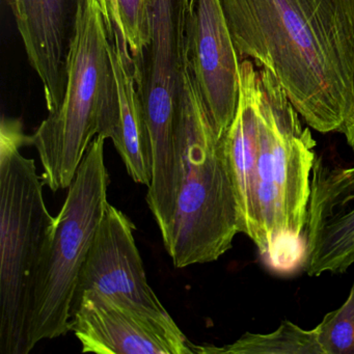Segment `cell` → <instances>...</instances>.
Returning a JSON list of instances; mask_svg holds the SVG:
<instances>
[{"label": "cell", "mask_w": 354, "mask_h": 354, "mask_svg": "<svg viewBox=\"0 0 354 354\" xmlns=\"http://www.w3.org/2000/svg\"><path fill=\"white\" fill-rule=\"evenodd\" d=\"M337 45L349 88V106L341 133L354 151V0H337Z\"/></svg>", "instance_id": "cell-16"}, {"label": "cell", "mask_w": 354, "mask_h": 354, "mask_svg": "<svg viewBox=\"0 0 354 354\" xmlns=\"http://www.w3.org/2000/svg\"><path fill=\"white\" fill-rule=\"evenodd\" d=\"M113 42L98 1L77 0L63 100L30 136L53 192L69 188L96 136H111L118 111Z\"/></svg>", "instance_id": "cell-3"}, {"label": "cell", "mask_w": 354, "mask_h": 354, "mask_svg": "<svg viewBox=\"0 0 354 354\" xmlns=\"http://www.w3.org/2000/svg\"><path fill=\"white\" fill-rule=\"evenodd\" d=\"M221 1L240 61L270 72L308 127L341 133L350 94L337 0Z\"/></svg>", "instance_id": "cell-1"}, {"label": "cell", "mask_w": 354, "mask_h": 354, "mask_svg": "<svg viewBox=\"0 0 354 354\" xmlns=\"http://www.w3.org/2000/svg\"><path fill=\"white\" fill-rule=\"evenodd\" d=\"M322 354H354V283L343 306L316 326Z\"/></svg>", "instance_id": "cell-18"}, {"label": "cell", "mask_w": 354, "mask_h": 354, "mask_svg": "<svg viewBox=\"0 0 354 354\" xmlns=\"http://www.w3.org/2000/svg\"><path fill=\"white\" fill-rule=\"evenodd\" d=\"M175 138L179 192L162 241L174 266L185 268L218 260L240 233L223 136L213 127L188 65L176 107Z\"/></svg>", "instance_id": "cell-2"}, {"label": "cell", "mask_w": 354, "mask_h": 354, "mask_svg": "<svg viewBox=\"0 0 354 354\" xmlns=\"http://www.w3.org/2000/svg\"><path fill=\"white\" fill-rule=\"evenodd\" d=\"M111 62L118 91V111L109 140L113 142L136 183L150 186L153 157L150 136L145 119L129 47L120 32H115Z\"/></svg>", "instance_id": "cell-14"}, {"label": "cell", "mask_w": 354, "mask_h": 354, "mask_svg": "<svg viewBox=\"0 0 354 354\" xmlns=\"http://www.w3.org/2000/svg\"><path fill=\"white\" fill-rule=\"evenodd\" d=\"M134 230L129 217L107 203L80 271L74 301L84 292L96 291L169 314L149 285Z\"/></svg>", "instance_id": "cell-11"}, {"label": "cell", "mask_w": 354, "mask_h": 354, "mask_svg": "<svg viewBox=\"0 0 354 354\" xmlns=\"http://www.w3.org/2000/svg\"><path fill=\"white\" fill-rule=\"evenodd\" d=\"M76 8L77 0H17L12 9L49 113L57 111L65 93L66 59Z\"/></svg>", "instance_id": "cell-12"}, {"label": "cell", "mask_w": 354, "mask_h": 354, "mask_svg": "<svg viewBox=\"0 0 354 354\" xmlns=\"http://www.w3.org/2000/svg\"><path fill=\"white\" fill-rule=\"evenodd\" d=\"M113 26L125 39L134 62L150 39V0H113Z\"/></svg>", "instance_id": "cell-17"}, {"label": "cell", "mask_w": 354, "mask_h": 354, "mask_svg": "<svg viewBox=\"0 0 354 354\" xmlns=\"http://www.w3.org/2000/svg\"><path fill=\"white\" fill-rule=\"evenodd\" d=\"M188 0H150V39L134 74L152 147V181L147 204L161 236L175 214L180 161L175 115L187 69L185 24Z\"/></svg>", "instance_id": "cell-7"}, {"label": "cell", "mask_w": 354, "mask_h": 354, "mask_svg": "<svg viewBox=\"0 0 354 354\" xmlns=\"http://www.w3.org/2000/svg\"><path fill=\"white\" fill-rule=\"evenodd\" d=\"M185 40L190 73L223 138L237 111L241 61L221 0H188Z\"/></svg>", "instance_id": "cell-9"}, {"label": "cell", "mask_w": 354, "mask_h": 354, "mask_svg": "<svg viewBox=\"0 0 354 354\" xmlns=\"http://www.w3.org/2000/svg\"><path fill=\"white\" fill-rule=\"evenodd\" d=\"M256 93L257 203L263 241L260 252L265 254L279 243L295 242L304 231L316 142L277 78L258 67Z\"/></svg>", "instance_id": "cell-6"}, {"label": "cell", "mask_w": 354, "mask_h": 354, "mask_svg": "<svg viewBox=\"0 0 354 354\" xmlns=\"http://www.w3.org/2000/svg\"><path fill=\"white\" fill-rule=\"evenodd\" d=\"M18 120L0 128V354H28L26 327L32 283L55 217L45 204L43 178Z\"/></svg>", "instance_id": "cell-4"}, {"label": "cell", "mask_w": 354, "mask_h": 354, "mask_svg": "<svg viewBox=\"0 0 354 354\" xmlns=\"http://www.w3.org/2000/svg\"><path fill=\"white\" fill-rule=\"evenodd\" d=\"M8 3H9L10 8H11L12 10L15 7L16 3H17V0H8Z\"/></svg>", "instance_id": "cell-20"}, {"label": "cell", "mask_w": 354, "mask_h": 354, "mask_svg": "<svg viewBox=\"0 0 354 354\" xmlns=\"http://www.w3.org/2000/svg\"><path fill=\"white\" fill-rule=\"evenodd\" d=\"M105 140L98 136L93 140L47 236L32 283L26 327L28 353L39 342L71 331L78 277L109 203Z\"/></svg>", "instance_id": "cell-5"}, {"label": "cell", "mask_w": 354, "mask_h": 354, "mask_svg": "<svg viewBox=\"0 0 354 354\" xmlns=\"http://www.w3.org/2000/svg\"><path fill=\"white\" fill-rule=\"evenodd\" d=\"M304 232L306 274L344 273L354 264V165L316 158Z\"/></svg>", "instance_id": "cell-10"}, {"label": "cell", "mask_w": 354, "mask_h": 354, "mask_svg": "<svg viewBox=\"0 0 354 354\" xmlns=\"http://www.w3.org/2000/svg\"><path fill=\"white\" fill-rule=\"evenodd\" d=\"M256 70L250 59L240 64L239 101L235 118L223 136V142L237 198L240 233L245 234L261 252L262 233L257 203L259 118Z\"/></svg>", "instance_id": "cell-13"}, {"label": "cell", "mask_w": 354, "mask_h": 354, "mask_svg": "<svg viewBox=\"0 0 354 354\" xmlns=\"http://www.w3.org/2000/svg\"><path fill=\"white\" fill-rule=\"evenodd\" d=\"M194 353L322 354L316 327L304 329L289 320L272 333H246L231 345H194Z\"/></svg>", "instance_id": "cell-15"}, {"label": "cell", "mask_w": 354, "mask_h": 354, "mask_svg": "<svg viewBox=\"0 0 354 354\" xmlns=\"http://www.w3.org/2000/svg\"><path fill=\"white\" fill-rule=\"evenodd\" d=\"M71 331L84 353H194V345L169 314L96 291L84 292L76 298Z\"/></svg>", "instance_id": "cell-8"}, {"label": "cell", "mask_w": 354, "mask_h": 354, "mask_svg": "<svg viewBox=\"0 0 354 354\" xmlns=\"http://www.w3.org/2000/svg\"><path fill=\"white\" fill-rule=\"evenodd\" d=\"M102 11L103 17H104L105 24H106L107 30H109L111 38L115 39V26H113V0H97Z\"/></svg>", "instance_id": "cell-19"}]
</instances>
